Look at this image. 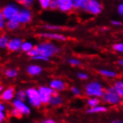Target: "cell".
Returning a JSON list of instances; mask_svg holds the SVG:
<instances>
[{"mask_svg":"<svg viewBox=\"0 0 123 123\" xmlns=\"http://www.w3.org/2000/svg\"><path fill=\"white\" fill-rule=\"evenodd\" d=\"M102 98L104 102L112 105H120L122 99L121 96L114 88V86H112V87L110 86V87L105 89Z\"/></svg>","mask_w":123,"mask_h":123,"instance_id":"obj_1","label":"cell"},{"mask_svg":"<svg viewBox=\"0 0 123 123\" xmlns=\"http://www.w3.org/2000/svg\"><path fill=\"white\" fill-rule=\"evenodd\" d=\"M105 90L99 82L91 81L85 86V93L90 97H102Z\"/></svg>","mask_w":123,"mask_h":123,"instance_id":"obj_2","label":"cell"},{"mask_svg":"<svg viewBox=\"0 0 123 123\" xmlns=\"http://www.w3.org/2000/svg\"><path fill=\"white\" fill-rule=\"evenodd\" d=\"M36 49L39 52V55H42L46 57H52L55 53L59 52V49L51 43H40L36 46Z\"/></svg>","mask_w":123,"mask_h":123,"instance_id":"obj_3","label":"cell"},{"mask_svg":"<svg viewBox=\"0 0 123 123\" xmlns=\"http://www.w3.org/2000/svg\"><path fill=\"white\" fill-rule=\"evenodd\" d=\"M27 100L31 107H40L41 106L42 101L39 93V90L34 87H30L26 90Z\"/></svg>","mask_w":123,"mask_h":123,"instance_id":"obj_4","label":"cell"},{"mask_svg":"<svg viewBox=\"0 0 123 123\" xmlns=\"http://www.w3.org/2000/svg\"><path fill=\"white\" fill-rule=\"evenodd\" d=\"M38 90H39L42 103L43 105L49 104L52 96L57 92L55 90H53L51 86H40Z\"/></svg>","mask_w":123,"mask_h":123,"instance_id":"obj_5","label":"cell"},{"mask_svg":"<svg viewBox=\"0 0 123 123\" xmlns=\"http://www.w3.org/2000/svg\"><path fill=\"white\" fill-rule=\"evenodd\" d=\"M19 11V9L16 5L10 4L8 5L5 6V8L2 9V13L4 16L5 19H12L15 17L18 13Z\"/></svg>","mask_w":123,"mask_h":123,"instance_id":"obj_6","label":"cell"},{"mask_svg":"<svg viewBox=\"0 0 123 123\" xmlns=\"http://www.w3.org/2000/svg\"><path fill=\"white\" fill-rule=\"evenodd\" d=\"M12 105L13 107H15L23 114V115H29L31 113V108L30 107L27 105L25 102L23 101L19 100L17 98H15L12 101Z\"/></svg>","mask_w":123,"mask_h":123,"instance_id":"obj_7","label":"cell"},{"mask_svg":"<svg viewBox=\"0 0 123 123\" xmlns=\"http://www.w3.org/2000/svg\"><path fill=\"white\" fill-rule=\"evenodd\" d=\"M13 18H15L20 23H28L31 19V13L29 10L22 9L19 10L18 13Z\"/></svg>","mask_w":123,"mask_h":123,"instance_id":"obj_8","label":"cell"},{"mask_svg":"<svg viewBox=\"0 0 123 123\" xmlns=\"http://www.w3.org/2000/svg\"><path fill=\"white\" fill-rule=\"evenodd\" d=\"M102 5L97 0H90L88 3L87 11L92 14H98L102 12Z\"/></svg>","mask_w":123,"mask_h":123,"instance_id":"obj_9","label":"cell"},{"mask_svg":"<svg viewBox=\"0 0 123 123\" xmlns=\"http://www.w3.org/2000/svg\"><path fill=\"white\" fill-rule=\"evenodd\" d=\"M15 96V89L13 87H8L2 92L1 98L4 102H11V101L13 100V98Z\"/></svg>","mask_w":123,"mask_h":123,"instance_id":"obj_10","label":"cell"},{"mask_svg":"<svg viewBox=\"0 0 123 123\" xmlns=\"http://www.w3.org/2000/svg\"><path fill=\"white\" fill-rule=\"evenodd\" d=\"M22 44H23V42H22L21 39L14 38L9 41L8 44V49L11 52H16L21 49Z\"/></svg>","mask_w":123,"mask_h":123,"instance_id":"obj_11","label":"cell"},{"mask_svg":"<svg viewBox=\"0 0 123 123\" xmlns=\"http://www.w3.org/2000/svg\"><path fill=\"white\" fill-rule=\"evenodd\" d=\"M49 86H51V87L55 91H62L66 89L67 86L65 82L63 81L62 80H60V79H55V80H52L50 82Z\"/></svg>","mask_w":123,"mask_h":123,"instance_id":"obj_12","label":"cell"},{"mask_svg":"<svg viewBox=\"0 0 123 123\" xmlns=\"http://www.w3.org/2000/svg\"><path fill=\"white\" fill-rule=\"evenodd\" d=\"M59 3V9L63 12L69 11L73 8L72 0H57Z\"/></svg>","mask_w":123,"mask_h":123,"instance_id":"obj_13","label":"cell"},{"mask_svg":"<svg viewBox=\"0 0 123 123\" xmlns=\"http://www.w3.org/2000/svg\"><path fill=\"white\" fill-rule=\"evenodd\" d=\"M63 102V99L62 96L56 92L52 96L51 100H50V102H49V105H51L52 106L56 107V106H59V105H62Z\"/></svg>","mask_w":123,"mask_h":123,"instance_id":"obj_14","label":"cell"},{"mask_svg":"<svg viewBox=\"0 0 123 123\" xmlns=\"http://www.w3.org/2000/svg\"><path fill=\"white\" fill-rule=\"evenodd\" d=\"M27 72L30 75L36 76L41 73L42 69L40 67L37 66V65H30L27 67Z\"/></svg>","mask_w":123,"mask_h":123,"instance_id":"obj_15","label":"cell"},{"mask_svg":"<svg viewBox=\"0 0 123 123\" xmlns=\"http://www.w3.org/2000/svg\"><path fill=\"white\" fill-rule=\"evenodd\" d=\"M41 37H47L50 39H55V40H65L67 38L63 35L59 34H53V33H43L40 34Z\"/></svg>","mask_w":123,"mask_h":123,"instance_id":"obj_16","label":"cell"},{"mask_svg":"<svg viewBox=\"0 0 123 123\" xmlns=\"http://www.w3.org/2000/svg\"><path fill=\"white\" fill-rule=\"evenodd\" d=\"M107 111V107L102 105H97L93 107H90L86 111L87 113H104Z\"/></svg>","mask_w":123,"mask_h":123,"instance_id":"obj_17","label":"cell"},{"mask_svg":"<svg viewBox=\"0 0 123 123\" xmlns=\"http://www.w3.org/2000/svg\"><path fill=\"white\" fill-rule=\"evenodd\" d=\"M19 22H18L15 18H12L11 19H8V23H7V28L9 30H15L17 29L19 26Z\"/></svg>","mask_w":123,"mask_h":123,"instance_id":"obj_18","label":"cell"},{"mask_svg":"<svg viewBox=\"0 0 123 123\" xmlns=\"http://www.w3.org/2000/svg\"><path fill=\"white\" fill-rule=\"evenodd\" d=\"M101 102L100 99L98 97H90L87 102H86V104L90 107H96L97 105H98Z\"/></svg>","mask_w":123,"mask_h":123,"instance_id":"obj_19","label":"cell"},{"mask_svg":"<svg viewBox=\"0 0 123 123\" xmlns=\"http://www.w3.org/2000/svg\"><path fill=\"white\" fill-rule=\"evenodd\" d=\"M114 88L123 98V81H117L114 84Z\"/></svg>","mask_w":123,"mask_h":123,"instance_id":"obj_20","label":"cell"},{"mask_svg":"<svg viewBox=\"0 0 123 123\" xmlns=\"http://www.w3.org/2000/svg\"><path fill=\"white\" fill-rule=\"evenodd\" d=\"M16 98L23 101L25 102V100H27V94H26V90H19L16 92Z\"/></svg>","mask_w":123,"mask_h":123,"instance_id":"obj_21","label":"cell"},{"mask_svg":"<svg viewBox=\"0 0 123 123\" xmlns=\"http://www.w3.org/2000/svg\"><path fill=\"white\" fill-rule=\"evenodd\" d=\"M100 74L106 77H109V78H114L117 76V73L114 72L113 71H111V70H107V69H101L99 71Z\"/></svg>","mask_w":123,"mask_h":123,"instance_id":"obj_22","label":"cell"},{"mask_svg":"<svg viewBox=\"0 0 123 123\" xmlns=\"http://www.w3.org/2000/svg\"><path fill=\"white\" fill-rule=\"evenodd\" d=\"M17 70L14 69H8L5 72V75L8 78H14L17 75Z\"/></svg>","mask_w":123,"mask_h":123,"instance_id":"obj_23","label":"cell"},{"mask_svg":"<svg viewBox=\"0 0 123 123\" xmlns=\"http://www.w3.org/2000/svg\"><path fill=\"white\" fill-rule=\"evenodd\" d=\"M21 49L23 51L28 52L33 49V46L30 42H24V43H23V44H22Z\"/></svg>","mask_w":123,"mask_h":123,"instance_id":"obj_24","label":"cell"},{"mask_svg":"<svg viewBox=\"0 0 123 123\" xmlns=\"http://www.w3.org/2000/svg\"><path fill=\"white\" fill-rule=\"evenodd\" d=\"M9 39L7 36H2L0 39V46L1 48H5V47H8V44L9 43Z\"/></svg>","mask_w":123,"mask_h":123,"instance_id":"obj_25","label":"cell"},{"mask_svg":"<svg viewBox=\"0 0 123 123\" xmlns=\"http://www.w3.org/2000/svg\"><path fill=\"white\" fill-rule=\"evenodd\" d=\"M11 115L12 116V117H16V118H21L22 117H23V114H22L17 108L15 107H13V109L11 111Z\"/></svg>","mask_w":123,"mask_h":123,"instance_id":"obj_26","label":"cell"},{"mask_svg":"<svg viewBox=\"0 0 123 123\" xmlns=\"http://www.w3.org/2000/svg\"><path fill=\"white\" fill-rule=\"evenodd\" d=\"M52 1V0H39V2L41 5V7L44 9L49 8V5L51 4Z\"/></svg>","mask_w":123,"mask_h":123,"instance_id":"obj_27","label":"cell"},{"mask_svg":"<svg viewBox=\"0 0 123 123\" xmlns=\"http://www.w3.org/2000/svg\"><path fill=\"white\" fill-rule=\"evenodd\" d=\"M90 0H79V2H80V5H81V7L80 8L87 11V6H88V3Z\"/></svg>","mask_w":123,"mask_h":123,"instance_id":"obj_28","label":"cell"},{"mask_svg":"<svg viewBox=\"0 0 123 123\" xmlns=\"http://www.w3.org/2000/svg\"><path fill=\"white\" fill-rule=\"evenodd\" d=\"M49 8L52 9V10H55L59 8V3L57 0H52L51 4L49 5Z\"/></svg>","mask_w":123,"mask_h":123,"instance_id":"obj_29","label":"cell"},{"mask_svg":"<svg viewBox=\"0 0 123 123\" xmlns=\"http://www.w3.org/2000/svg\"><path fill=\"white\" fill-rule=\"evenodd\" d=\"M31 59L33 60H39V61H49V57H46L45 56H43L42 55H38L37 56L32 57Z\"/></svg>","mask_w":123,"mask_h":123,"instance_id":"obj_30","label":"cell"},{"mask_svg":"<svg viewBox=\"0 0 123 123\" xmlns=\"http://www.w3.org/2000/svg\"><path fill=\"white\" fill-rule=\"evenodd\" d=\"M113 48L116 51L123 52V43H117V44H115L113 45Z\"/></svg>","mask_w":123,"mask_h":123,"instance_id":"obj_31","label":"cell"},{"mask_svg":"<svg viewBox=\"0 0 123 123\" xmlns=\"http://www.w3.org/2000/svg\"><path fill=\"white\" fill-rule=\"evenodd\" d=\"M17 1L19 3H20L22 5H24L25 6H30L32 4L34 0H17Z\"/></svg>","mask_w":123,"mask_h":123,"instance_id":"obj_32","label":"cell"},{"mask_svg":"<svg viewBox=\"0 0 123 123\" xmlns=\"http://www.w3.org/2000/svg\"><path fill=\"white\" fill-rule=\"evenodd\" d=\"M38 55H39V52H37V50L36 49V48H34L31 50H30L29 52H28V55L31 56V57H34V56H37Z\"/></svg>","mask_w":123,"mask_h":123,"instance_id":"obj_33","label":"cell"},{"mask_svg":"<svg viewBox=\"0 0 123 123\" xmlns=\"http://www.w3.org/2000/svg\"><path fill=\"white\" fill-rule=\"evenodd\" d=\"M71 91L75 96H80L81 95V90H79L76 86H72L71 88Z\"/></svg>","mask_w":123,"mask_h":123,"instance_id":"obj_34","label":"cell"},{"mask_svg":"<svg viewBox=\"0 0 123 123\" xmlns=\"http://www.w3.org/2000/svg\"><path fill=\"white\" fill-rule=\"evenodd\" d=\"M44 28L46 29H51V30H60L61 28L60 26H56V25H44Z\"/></svg>","mask_w":123,"mask_h":123,"instance_id":"obj_35","label":"cell"},{"mask_svg":"<svg viewBox=\"0 0 123 123\" xmlns=\"http://www.w3.org/2000/svg\"><path fill=\"white\" fill-rule=\"evenodd\" d=\"M69 63L72 65V66H78V65L80 64V61L77 59H74V58H71L69 60Z\"/></svg>","mask_w":123,"mask_h":123,"instance_id":"obj_36","label":"cell"},{"mask_svg":"<svg viewBox=\"0 0 123 123\" xmlns=\"http://www.w3.org/2000/svg\"><path fill=\"white\" fill-rule=\"evenodd\" d=\"M4 16L2 15V13H0V28H3L5 25V19H4Z\"/></svg>","mask_w":123,"mask_h":123,"instance_id":"obj_37","label":"cell"},{"mask_svg":"<svg viewBox=\"0 0 123 123\" xmlns=\"http://www.w3.org/2000/svg\"><path fill=\"white\" fill-rule=\"evenodd\" d=\"M78 77L82 79V80H85V79H87L88 78V75L85 74V73H82V72H80V73H78Z\"/></svg>","mask_w":123,"mask_h":123,"instance_id":"obj_38","label":"cell"},{"mask_svg":"<svg viewBox=\"0 0 123 123\" xmlns=\"http://www.w3.org/2000/svg\"><path fill=\"white\" fill-rule=\"evenodd\" d=\"M6 119V115L5 113L3 111H0V122H2Z\"/></svg>","mask_w":123,"mask_h":123,"instance_id":"obj_39","label":"cell"},{"mask_svg":"<svg viewBox=\"0 0 123 123\" xmlns=\"http://www.w3.org/2000/svg\"><path fill=\"white\" fill-rule=\"evenodd\" d=\"M118 12L120 15L123 16V3L122 4H120L118 7Z\"/></svg>","mask_w":123,"mask_h":123,"instance_id":"obj_40","label":"cell"},{"mask_svg":"<svg viewBox=\"0 0 123 123\" xmlns=\"http://www.w3.org/2000/svg\"><path fill=\"white\" fill-rule=\"evenodd\" d=\"M6 110V105L3 103H1L0 104V111H3L5 112Z\"/></svg>","mask_w":123,"mask_h":123,"instance_id":"obj_41","label":"cell"},{"mask_svg":"<svg viewBox=\"0 0 123 123\" xmlns=\"http://www.w3.org/2000/svg\"><path fill=\"white\" fill-rule=\"evenodd\" d=\"M43 123H56V122L52 119H47L43 121Z\"/></svg>","mask_w":123,"mask_h":123,"instance_id":"obj_42","label":"cell"},{"mask_svg":"<svg viewBox=\"0 0 123 123\" xmlns=\"http://www.w3.org/2000/svg\"><path fill=\"white\" fill-rule=\"evenodd\" d=\"M111 23L113 25H121V23L119 21H115V20H113L111 22Z\"/></svg>","mask_w":123,"mask_h":123,"instance_id":"obj_43","label":"cell"},{"mask_svg":"<svg viewBox=\"0 0 123 123\" xmlns=\"http://www.w3.org/2000/svg\"><path fill=\"white\" fill-rule=\"evenodd\" d=\"M111 123H123V122L120 119H114L112 121Z\"/></svg>","mask_w":123,"mask_h":123,"instance_id":"obj_44","label":"cell"},{"mask_svg":"<svg viewBox=\"0 0 123 123\" xmlns=\"http://www.w3.org/2000/svg\"><path fill=\"white\" fill-rule=\"evenodd\" d=\"M118 63H119V65H121V66L123 67V60H119V61H118Z\"/></svg>","mask_w":123,"mask_h":123,"instance_id":"obj_45","label":"cell"},{"mask_svg":"<svg viewBox=\"0 0 123 123\" xmlns=\"http://www.w3.org/2000/svg\"><path fill=\"white\" fill-rule=\"evenodd\" d=\"M2 90H3V86H0V90L2 91Z\"/></svg>","mask_w":123,"mask_h":123,"instance_id":"obj_46","label":"cell"},{"mask_svg":"<svg viewBox=\"0 0 123 123\" xmlns=\"http://www.w3.org/2000/svg\"><path fill=\"white\" fill-rule=\"evenodd\" d=\"M33 123H43V122H33Z\"/></svg>","mask_w":123,"mask_h":123,"instance_id":"obj_47","label":"cell"},{"mask_svg":"<svg viewBox=\"0 0 123 123\" xmlns=\"http://www.w3.org/2000/svg\"><path fill=\"white\" fill-rule=\"evenodd\" d=\"M1 123H7V122H5L4 121V122H1Z\"/></svg>","mask_w":123,"mask_h":123,"instance_id":"obj_48","label":"cell"},{"mask_svg":"<svg viewBox=\"0 0 123 123\" xmlns=\"http://www.w3.org/2000/svg\"><path fill=\"white\" fill-rule=\"evenodd\" d=\"M121 1H123V0H121Z\"/></svg>","mask_w":123,"mask_h":123,"instance_id":"obj_49","label":"cell"}]
</instances>
